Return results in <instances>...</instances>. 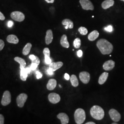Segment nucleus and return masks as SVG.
Listing matches in <instances>:
<instances>
[{"label":"nucleus","instance_id":"38","mask_svg":"<svg viewBox=\"0 0 124 124\" xmlns=\"http://www.w3.org/2000/svg\"><path fill=\"white\" fill-rule=\"evenodd\" d=\"M5 19V17L3 13H1L0 11V20H4Z\"/></svg>","mask_w":124,"mask_h":124},{"label":"nucleus","instance_id":"28","mask_svg":"<svg viewBox=\"0 0 124 124\" xmlns=\"http://www.w3.org/2000/svg\"><path fill=\"white\" fill-rule=\"evenodd\" d=\"M43 53L45 57H50V51L48 48H45L43 50Z\"/></svg>","mask_w":124,"mask_h":124},{"label":"nucleus","instance_id":"46","mask_svg":"<svg viewBox=\"0 0 124 124\" xmlns=\"http://www.w3.org/2000/svg\"><path fill=\"white\" fill-rule=\"evenodd\" d=\"M59 86H60V87H62V86H61V85H59Z\"/></svg>","mask_w":124,"mask_h":124},{"label":"nucleus","instance_id":"25","mask_svg":"<svg viewBox=\"0 0 124 124\" xmlns=\"http://www.w3.org/2000/svg\"><path fill=\"white\" fill-rule=\"evenodd\" d=\"M31 47H32V44L31 43H27L23 49V54L24 55H27L29 53H30Z\"/></svg>","mask_w":124,"mask_h":124},{"label":"nucleus","instance_id":"26","mask_svg":"<svg viewBox=\"0 0 124 124\" xmlns=\"http://www.w3.org/2000/svg\"><path fill=\"white\" fill-rule=\"evenodd\" d=\"M73 45L75 48H79L81 46V40L79 38H76L74 40Z\"/></svg>","mask_w":124,"mask_h":124},{"label":"nucleus","instance_id":"32","mask_svg":"<svg viewBox=\"0 0 124 124\" xmlns=\"http://www.w3.org/2000/svg\"><path fill=\"white\" fill-rule=\"evenodd\" d=\"M104 30L107 31H108L109 32H111L113 31V27L111 25H108V26L104 28Z\"/></svg>","mask_w":124,"mask_h":124},{"label":"nucleus","instance_id":"35","mask_svg":"<svg viewBox=\"0 0 124 124\" xmlns=\"http://www.w3.org/2000/svg\"><path fill=\"white\" fill-rule=\"evenodd\" d=\"M4 123V118L2 115L0 114V124H3Z\"/></svg>","mask_w":124,"mask_h":124},{"label":"nucleus","instance_id":"11","mask_svg":"<svg viewBox=\"0 0 124 124\" xmlns=\"http://www.w3.org/2000/svg\"><path fill=\"white\" fill-rule=\"evenodd\" d=\"M115 66V62L112 60H108L104 62L103 65V69L106 71H110L113 70Z\"/></svg>","mask_w":124,"mask_h":124},{"label":"nucleus","instance_id":"45","mask_svg":"<svg viewBox=\"0 0 124 124\" xmlns=\"http://www.w3.org/2000/svg\"><path fill=\"white\" fill-rule=\"evenodd\" d=\"M117 123H112V124H117Z\"/></svg>","mask_w":124,"mask_h":124},{"label":"nucleus","instance_id":"34","mask_svg":"<svg viewBox=\"0 0 124 124\" xmlns=\"http://www.w3.org/2000/svg\"><path fill=\"white\" fill-rule=\"evenodd\" d=\"M36 78H37V79H40V78H41L42 77V74L40 72H39V71H36Z\"/></svg>","mask_w":124,"mask_h":124},{"label":"nucleus","instance_id":"5","mask_svg":"<svg viewBox=\"0 0 124 124\" xmlns=\"http://www.w3.org/2000/svg\"><path fill=\"white\" fill-rule=\"evenodd\" d=\"M81 7L85 10H93L94 7L93 4L90 0H80Z\"/></svg>","mask_w":124,"mask_h":124},{"label":"nucleus","instance_id":"42","mask_svg":"<svg viewBox=\"0 0 124 124\" xmlns=\"http://www.w3.org/2000/svg\"><path fill=\"white\" fill-rule=\"evenodd\" d=\"M45 0L47 3H53L54 1V0Z\"/></svg>","mask_w":124,"mask_h":124},{"label":"nucleus","instance_id":"15","mask_svg":"<svg viewBox=\"0 0 124 124\" xmlns=\"http://www.w3.org/2000/svg\"><path fill=\"white\" fill-rule=\"evenodd\" d=\"M115 4L114 0H105L102 3V7L103 9H107L113 6Z\"/></svg>","mask_w":124,"mask_h":124},{"label":"nucleus","instance_id":"14","mask_svg":"<svg viewBox=\"0 0 124 124\" xmlns=\"http://www.w3.org/2000/svg\"><path fill=\"white\" fill-rule=\"evenodd\" d=\"M63 63L62 62H52L49 64V68L51 69L53 71H56L58 69L61 68Z\"/></svg>","mask_w":124,"mask_h":124},{"label":"nucleus","instance_id":"18","mask_svg":"<svg viewBox=\"0 0 124 124\" xmlns=\"http://www.w3.org/2000/svg\"><path fill=\"white\" fill-rule=\"evenodd\" d=\"M7 41L10 43H13V44H18L19 42V40L18 37L14 35H9L7 38Z\"/></svg>","mask_w":124,"mask_h":124},{"label":"nucleus","instance_id":"12","mask_svg":"<svg viewBox=\"0 0 124 124\" xmlns=\"http://www.w3.org/2000/svg\"><path fill=\"white\" fill-rule=\"evenodd\" d=\"M57 118L61 120V124H67L69 122V117L65 113H61L57 115Z\"/></svg>","mask_w":124,"mask_h":124},{"label":"nucleus","instance_id":"39","mask_svg":"<svg viewBox=\"0 0 124 124\" xmlns=\"http://www.w3.org/2000/svg\"><path fill=\"white\" fill-rule=\"evenodd\" d=\"M64 78L66 80H69L70 79V76L68 74L65 73L64 75Z\"/></svg>","mask_w":124,"mask_h":124},{"label":"nucleus","instance_id":"6","mask_svg":"<svg viewBox=\"0 0 124 124\" xmlns=\"http://www.w3.org/2000/svg\"><path fill=\"white\" fill-rule=\"evenodd\" d=\"M11 101V94L9 91H5L2 98V100L1 101V104L3 106H7L8 105Z\"/></svg>","mask_w":124,"mask_h":124},{"label":"nucleus","instance_id":"22","mask_svg":"<svg viewBox=\"0 0 124 124\" xmlns=\"http://www.w3.org/2000/svg\"><path fill=\"white\" fill-rule=\"evenodd\" d=\"M62 24L68 27L70 29H72L74 27V23L70 19H64L62 21Z\"/></svg>","mask_w":124,"mask_h":124},{"label":"nucleus","instance_id":"29","mask_svg":"<svg viewBox=\"0 0 124 124\" xmlns=\"http://www.w3.org/2000/svg\"><path fill=\"white\" fill-rule=\"evenodd\" d=\"M37 66H38V65L36 64L35 63H32L31 65L30 66L31 70H35L37 69Z\"/></svg>","mask_w":124,"mask_h":124},{"label":"nucleus","instance_id":"16","mask_svg":"<svg viewBox=\"0 0 124 124\" xmlns=\"http://www.w3.org/2000/svg\"><path fill=\"white\" fill-rule=\"evenodd\" d=\"M57 85V81L56 80L54 79H50L48 81L47 85H46V87L47 89L50 90H53L56 87Z\"/></svg>","mask_w":124,"mask_h":124},{"label":"nucleus","instance_id":"2","mask_svg":"<svg viewBox=\"0 0 124 124\" xmlns=\"http://www.w3.org/2000/svg\"><path fill=\"white\" fill-rule=\"evenodd\" d=\"M90 114L94 119L101 120L104 116V111L101 107L94 105L91 108Z\"/></svg>","mask_w":124,"mask_h":124},{"label":"nucleus","instance_id":"20","mask_svg":"<svg viewBox=\"0 0 124 124\" xmlns=\"http://www.w3.org/2000/svg\"><path fill=\"white\" fill-rule=\"evenodd\" d=\"M108 76V73L104 72L100 76L98 80V83L100 85L103 84L106 81Z\"/></svg>","mask_w":124,"mask_h":124},{"label":"nucleus","instance_id":"31","mask_svg":"<svg viewBox=\"0 0 124 124\" xmlns=\"http://www.w3.org/2000/svg\"><path fill=\"white\" fill-rule=\"evenodd\" d=\"M32 63H35L36 64H37L38 65L40 63V60L39 58H38V57L36 56V59L33 60H32Z\"/></svg>","mask_w":124,"mask_h":124},{"label":"nucleus","instance_id":"44","mask_svg":"<svg viewBox=\"0 0 124 124\" xmlns=\"http://www.w3.org/2000/svg\"><path fill=\"white\" fill-rule=\"evenodd\" d=\"M65 28L66 29H68L69 28H68V27L66 26L65 27Z\"/></svg>","mask_w":124,"mask_h":124},{"label":"nucleus","instance_id":"33","mask_svg":"<svg viewBox=\"0 0 124 124\" xmlns=\"http://www.w3.org/2000/svg\"><path fill=\"white\" fill-rule=\"evenodd\" d=\"M4 46V42L3 41V40L0 39V51L2 50V49H3Z\"/></svg>","mask_w":124,"mask_h":124},{"label":"nucleus","instance_id":"13","mask_svg":"<svg viewBox=\"0 0 124 124\" xmlns=\"http://www.w3.org/2000/svg\"><path fill=\"white\" fill-rule=\"evenodd\" d=\"M53 40V33L51 30H48L46 31L45 37L46 43L47 45H49L52 43Z\"/></svg>","mask_w":124,"mask_h":124},{"label":"nucleus","instance_id":"47","mask_svg":"<svg viewBox=\"0 0 124 124\" xmlns=\"http://www.w3.org/2000/svg\"><path fill=\"white\" fill-rule=\"evenodd\" d=\"M122 0V1H124V0Z\"/></svg>","mask_w":124,"mask_h":124},{"label":"nucleus","instance_id":"41","mask_svg":"<svg viewBox=\"0 0 124 124\" xmlns=\"http://www.w3.org/2000/svg\"><path fill=\"white\" fill-rule=\"evenodd\" d=\"M29 58L31 59V61H32V60H33L36 59V56H35L34 55H31L29 57Z\"/></svg>","mask_w":124,"mask_h":124},{"label":"nucleus","instance_id":"17","mask_svg":"<svg viewBox=\"0 0 124 124\" xmlns=\"http://www.w3.org/2000/svg\"><path fill=\"white\" fill-rule=\"evenodd\" d=\"M60 44L62 47L68 48L70 46L69 42L68 41L67 36L66 35H63L60 40Z\"/></svg>","mask_w":124,"mask_h":124},{"label":"nucleus","instance_id":"36","mask_svg":"<svg viewBox=\"0 0 124 124\" xmlns=\"http://www.w3.org/2000/svg\"><path fill=\"white\" fill-rule=\"evenodd\" d=\"M47 72L48 74L49 75H53V71L51 69H50V68H48L47 69Z\"/></svg>","mask_w":124,"mask_h":124},{"label":"nucleus","instance_id":"9","mask_svg":"<svg viewBox=\"0 0 124 124\" xmlns=\"http://www.w3.org/2000/svg\"><path fill=\"white\" fill-rule=\"evenodd\" d=\"M79 78L82 83L87 84L90 80V75L87 72L83 71L80 73Z\"/></svg>","mask_w":124,"mask_h":124},{"label":"nucleus","instance_id":"43","mask_svg":"<svg viewBox=\"0 0 124 124\" xmlns=\"http://www.w3.org/2000/svg\"><path fill=\"white\" fill-rule=\"evenodd\" d=\"M85 124H95V123L93 122H89L86 123Z\"/></svg>","mask_w":124,"mask_h":124},{"label":"nucleus","instance_id":"1","mask_svg":"<svg viewBox=\"0 0 124 124\" xmlns=\"http://www.w3.org/2000/svg\"><path fill=\"white\" fill-rule=\"evenodd\" d=\"M97 46L103 55L109 54L113 50V46L108 40L104 39L98 40L97 43Z\"/></svg>","mask_w":124,"mask_h":124},{"label":"nucleus","instance_id":"3","mask_svg":"<svg viewBox=\"0 0 124 124\" xmlns=\"http://www.w3.org/2000/svg\"><path fill=\"white\" fill-rule=\"evenodd\" d=\"M74 118L76 124H83L86 118L84 110L80 108L77 109L75 112Z\"/></svg>","mask_w":124,"mask_h":124},{"label":"nucleus","instance_id":"40","mask_svg":"<svg viewBox=\"0 0 124 124\" xmlns=\"http://www.w3.org/2000/svg\"><path fill=\"white\" fill-rule=\"evenodd\" d=\"M13 25V22L12 21H9L8 23V27H12Z\"/></svg>","mask_w":124,"mask_h":124},{"label":"nucleus","instance_id":"23","mask_svg":"<svg viewBox=\"0 0 124 124\" xmlns=\"http://www.w3.org/2000/svg\"><path fill=\"white\" fill-rule=\"evenodd\" d=\"M14 60L15 61L18 62L20 64V70L22 69L23 68H25V66H26V62H25V60L23 59L17 57H15V58H14Z\"/></svg>","mask_w":124,"mask_h":124},{"label":"nucleus","instance_id":"8","mask_svg":"<svg viewBox=\"0 0 124 124\" xmlns=\"http://www.w3.org/2000/svg\"><path fill=\"white\" fill-rule=\"evenodd\" d=\"M109 115L111 119L115 122H118L121 119V115L118 111L115 109H111L109 111Z\"/></svg>","mask_w":124,"mask_h":124},{"label":"nucleus","instance_id":"37","mask_svg":"<svg viewBox=\"0 0 124 124\" xmlns=\"http://www.w3.org/2000/svg\"><path fill=\"white\" fill-rule=\"evenodd\" d=\"M82 54H83V53H82V51L81 50H79L77 52V55H78V56L79 57H82Z\"/></svg>","mask_w":124,"mask_h":124},{"label":"nucleus","instance_id":"7","mask_svg":"<svg viewBox=\"0 0 124 124\" xmlns=\"http://www.w3.org/2000/svg\"><path fill=\"white\" fill-rule=\"evenodd\" d=\"M27 98L28 96L25 93H22L18 95L16 100L18 107L20 108L23 107L25 102L26 101Z\"/></svg>","mask_w":124,"mask_h":124},{"label":"nucleus","instance_id":"27","mask_svg":"<svg viewBox=\"0 0 124 124\" xmlns=\"http://www.w3.org/2000/svg\"><path fill=\"white\" fill-rule=\"evenodd\" d=\"M78 31L80 32V34L82 35H86L88 33V31L86 28L84 27H80Z\"/></svg>","mask_w":124,"mask_h":124},{"label":"nucleus","instance_id":"19","mask_svg":"<svg viewBox=\"0 0 124 124\" xmlns=\"http://www.w3.org/2000/svg\"><path fill=\"white\" fill-rule=\"evenodd\" d=\"M99 35V32L95 30L91 32L88 36V39L90 41H94L96 40Z\"/></svg>","mask_w":124,"mask_h":124},{"label":"nucleus","instance_id":"30","mask_svg":"<svg viewBox=\"0 0 124 124\" xmlns=\"http://www.w3.org/2000/svg\"><path fill=\"white\" fill-rule=\"evenodd\" d=\"M45 61L47 64H50L51 63H52V60L50 57H45Z\"/></svg>","mask_w":124,"mask_h":124},{"label":"nucleus","instance_id":"10","mask_svg":"<svg viewBox=\"0 0 124 124\" xmlns=\"http://www.w3.org/2000/svg\"><path fill=\"white\" fill-rule=\"evenodd\" d=\"M48 99L49 101L53 104L57 103L60 102L61 98L60 96L56 93H51L49 94L48 95Z\"/></svg>","mask_w":124,"mask_h":124},{"label":"nucleus","instance_id":"4","mask_svg":"<svg viewBox=\"0 0 124 124\" xmlns=\"http://www.w3.org/2000/svg\"><path fill=\"white\" fill-rule=\"evenodd\" d=\"M11 17L15 21L22 22L24 20L25 16L23 13L19 11H14L11 14Z\"/></svg>","mask_w":124,"mask_h":124},{"label":"nucleus","instance_id":"21","mask_svg":"<svg viewBox=\"0 0 124 124\" xmlns=\"http://www.w3.org/2000/svg\"><path fill=\"white\" fill-rule=\"evenodd\" d=\"M29 72L25 68L21 70L20 71V79L23 81H26L27 78L29 74Z\"/></svg>","mask_w":124,"mask_h":124},{"label":"nucleus","instance_id":"24","mask_svg":"<svg viewBox=\"0 0 124 124\" xmlns=\"http://www.w3.org/2000/svg\"><path fill=\"white\" fill-rule=\"evenodd\" d=\"M70 82L72 85L74 87H77L79 85V81L78 78L76 75H71L70 78Z\"/></svg>","mask_w":124,"mask_h":124}]
</instances>
